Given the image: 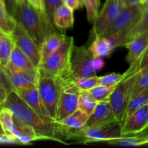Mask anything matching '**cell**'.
I'll use <instances>...</instances> for the list:
<instances>
[{
	"label": "cell",
	"instance_id": "d6986e66",
	"mask_svg": "<svg viewBox=\"0 0 148 148\" xmlns=\"http://www.w3.org/2000/svg\"><path fill=\"white\" fill-rule=\"evenodd\" d=\"M10 62L17 68L28 72L37 79L38 68L35 66L31 60L16 45H15L12 51Z\"/></svg>",
	"mask_w": 148,
	"mask_h": 148
},
{
	"label": "cell",
	"instance_id": "7402d4cb",
	"mask_svg": "<svg viewBox=\"0 0 148 148\" xmlns=\"http://www.w3.org/2000/svg\"><path fill=\"white\" fill-rule=\"evenodd\" d=\"M93 57L110 56L115 48L107 36H97L88 48Z\"/></svg>",
	"mask_w": 148,
	"mask_h": 148
},
{
	"label": "cell",
	"instance_id": "8fae6325",
	"mask_svg": "<svg viewBox=\"0 0 148 148\" xmlns=\"http://www.w3.org/2000/svg\"><path fill=\"white\" fill-rule=\"evenodd\" d=\"M12 36L15 44L31 60L36 68H39L41 64L39 45L17 22L12 33Z\"/></svg>",
	"mask_w": 148,
	"mask_h": 148
},
{
	"label": "cell",
	"instance_id": "d4e9b609",
	"mask_svg": "<svg viewBox=\"0 0 148 148\" xmlns=\"http://www.w3.org/2000/svg\"><path fill=\"white\" fill-rule=\"evenodd\" d=\"M89 116L83 112L81 110L77 109L73 114L68 116L58 123L62 127L68 129H79L84 127Z\"/></svg>",
	"mask_w": 148,
	"mask_h": 148
},
{
	"label": "cell",
	"instance_id": "f546056e",
	"mask_svg": "<svg viewBox=\"0 0 148 148\" xmlns=\"http://www.w3.org/2000/svg\"><path fill=\"white\" fill-rule=\"evenodd\" d=\"M115 86L116 85L107 86V85H99L88 91L91 94V96L98 102L108 101L109 97H110V94L113 92V91L114 90Z\"/></svg>",
	"mask_w": 148,
	"mask_h": 148
},
{
	"label": "cell",
	"instance_id": "83f0119b",
	"mask_svg": "<svg viewBox=\"0 0 148 148\" xmlns=\"http://www.w3.org/2000/svg\"><path fill=\"white\" fill-rule=\"evenodd\" d=\"M97 103L98 101L91 96L88 90H81L78 95V109L90 116L95 109Z\"/></svg>",
	"mask_w": 148,
	"mask_h": 148
},
{
	"label": "cell",
	"instance_id": "277c9868",
	"mask_svg": "<svg viewBox=\"0 0 148 148\" xmlns=\"http://www.w3.org/2000/svg\"><path fill=\"white\" fill-rule=\"evenodd\" d=\"M36 86L45 107L55 121L60 94V79L57 75L49 73L39 67L38 69Z\"/></svg>",
	"mask_w": 148,
	"mask_h": 148
},
{
	"label": "cell",
	"instance_id": "1f68e13d",
	"mask_svg": "<svg viewBox=\"0 0 148 148\" xmlns=\"http://www.w3.org/2000/svg\"><path fill=\"white\" fill-rule=\"evenodd\" d=\"M81 2L86 10L88 21L94 22L99 13V0H81Z\"/></svg>",
	"mask_w": 148,
	"mask_h": 148
},
{
	"label": "cell",
	"instance_id": "ba28073f",
	"mask_svg": "<svg viewBox=\"0 0 148 148\" xmlns=\"http://www.w3.org/2000/svg\"><path fill=\"white\" fill-rule=\"evenodd\" d=\"M125 6L123 0H105L102 9L94 21L92 34L95 37L104 34Z\"/></svg>",
	"mask_w": 148,
	"mask_h": 148
},
{
	"label": "cell",
	"instance_id": "ee69618b",
	"mask_svg": "<svg viewBox=\"0 0 148 148\" xmlns=\"http://www.w3.org/2000/svg\"><path fill=\"white\" fill-rule=\"evenodd\" d=\"M141 5H142L143 10H148V0H144V1L142 3Z\"/></svg>",
	"mask_w": 148,
	"mask_h": 148
},
{
	"label": "cell",
	"instance_id": "74e56055",
	"mask_svg": "<svg viewBox=\"0 0 148 148\" xmlns=\"http://www.w3.org/2000/svg\"><path fill=\"white\" fill-rule=\"evenodd\" d=\"M26 1L30 5H31L33 8H35L37 11H39L41 14L46 16V13H45V7L44 0H26Z\"/></svg>",
	"mask_w": 148,
	"mask_h": 148
},
{
	"label": "cell",
	"instance_id": "4316f807",
	"mask_svg": "<svg viewBox=\"0 0 148 148\" xmlns=\"http://www.w3.org/2000/svg\"><path fill=\"white\" fill-rule=\"evenodd\" d=\"M16 23V20L9 13L6 6L0 0V29L7 34L12 35Z\"/></svg>",
	"mask_w": 148,
	"mask_h": 148
},
{
	"label": "cell",
	"instance_id": "2e32d148",
	"mask_svg": "<svg viewBox=\"0 0 148 148\" xmlns=\"http://www.w3.org/2000/svg\"><path fill=\"white\" fill-rule=\"evenodd\" d=\"M128 49L126 61L129 64L137 62L148 48V31L133 38L124 45Z\"/></svg>",
	"mask_w": 148,
	"mask_h": 148
},
{
	"label": "cell",
	"instance_id": "484cf974",
	"mask_svg": "<svg viewBox=\"0 0 148 148\" xmlns=\"http://www.w3.org/2000/svg\"><path fill=\"white\" fill-rule=\"evenodd\" d=\"M148 103V88L140 91L130 98L125 111L123 121L135 111Z\"/></svg>",
	"mask_w": 148,
	"mask_h": 148
},
{
	"label": "cell",
	"instance_id": "ffe728a7",
	"mask_svg": "<svg viewBox=\"0 0 148 148\" xmlns=\"http://www.w3.org/2000/svg\"><path fill=\"white\" fill-rule=\"evenodd\" d=\"M148 31V10H144L143 14L140 20L135 25L127 32L118 35V46H124V45L136 36Z\"/></svg>",
	"mask_w": 148,
	"mask_h": 148
},
{
	"label": "cell",
	"instance_id": "e0dca14e",
	"mask_svg": "<svg viewBox=\"0 0 148 148\" xmlns=\"http://www.w3.org/2000/svg\"><path fill=\"white\" fill-rule=\"evenodd\" d=\"M65 35L54 31L44 38L42 43L39 45L41 54V65L46 60L48 57L56 51L65 38Z\"/></svg>",
	"mask_w": 148,
	"mask_h": 148
},
{
	"label": "cell",
	"instance_id": "7bdbcfd3",
	"mask_svg": "<svg viewBox=\"0 0 148 148\" xmlns=\"http://www.w3.org/2000/svg\"><path fill=\"white\" fill-rule=\"evenodd\" d=\"M7 4H9V6L10 7V13H11L12 10V7H13V6H14V4H15V1H14V0H5V4L7 3ZM7 4H6V7H7Z\"/></svg>",
	"mask_w": 148,
	"mask_h": 148
},
{
	"label": "cell",
	"instance_id": "5bb4252c",
	"mask_svg": "<svg viewBox=\"0 0 148 148\" xmlns=\"http://www.w3.org/2000/svg\"><path fill=\"white\" fill-rule=\"evenodd\" d=\"M118 121L108 101L98 102L84 127H99Z\"/></svg>",
	"mask_w": 148,
	"mask_h": 148
},
{
	"label": "cell",
	"instance_id": "681fc988",
	"mask_svg": "<svg viewBox=\"0 0 148 148\" xmlns=\"http://www.w3.org/2000/svg\"><path fill=\"white\" fill-rule=\"evenodd\" d=\"M0 30H1V29H0Z\"/></svg>",
	"mask_w": 148,
	"mask_h": 148
},
{
	"label": "cell",
	"instance_id": "60d3db41",
	"mask_svg": "<svg viewBox=\"0 0 148 148\" xmlns=\"http://www.w3.org/2000/svg\"><path fill=\"white\" fill-rule=\"evenodd\" d=\"M126 6L135 5V4H142L144 0H123Z\"/></svg>",
	"mask_w": 148,
	"mask_h": 148
},
{
	"label": "cell",
	"instance_id": "52a82bcc",
	"mask_svg": "<svg viewBox=\"0 0 148 148\" xmlns=\"http://www.w3.org/2000/svg\"><path fill=\"white\" fill-rule=\"evenodd\" d=\"M74 46L73 38L65 36L61 46L39 67L55 75H60L70 72V62Z\"/></svg>",
	"mask_w": 148,
	"mask_h": 148
},
{
	"label": "cell",
	"instance_id": "7a4b0ae2",
	"mask_svg": "<svg viewBox=\"0 0 148 148\" xmlns=\"http://www.w3.org/2000/svg\"><path fill=\"white\" fill-rule=\"evenodd\" d=\"M10 14L39 45L47 35L55 31L52 23L48 17L41 14L26 1L21 4H15Z\"/></svg>",
	"mask_w": 148,
	"mask_h": 148
},
{
	"label": "cell",
	"instance_id": "44dd1931",
	"mask_svg": "<svg viewBox=\"0 0 148 148\" xmlns=\"http://www.w3.org/2000/svg\"><path fill=\"white\" fill-rule=\"evenodd\" d=\"M53 24L61 30L71 28L74 24L73 10L62 3L55 12Z\"/></svg>",
	"mask_w": 148,
	"mask_h": 148
},
{
	"label": "cell",
	"instance_id": "f6af8a7d",
	"mask_svg": "<svg viewBox=\"0 0 148 148\" xmlns=\"http://www.w3.org/2000/svg\"><path fill=\"white\" fill-rule=\"evenodd\" d=\"M26 0H14L15 4H21V3L24 2Z\"/></svg>",
	"mask_w": 148,
	"mask_h": 148
},
{
	"label": "cell",
	"instance_id": "6da1fadb",
	"mask_svg": "<svg viewBox=\"0 0 148 148\" xmlns=\"http://www.w3.org/2000/svg\"><path fill=\"white\" fill-rule=\"evenodd\" d=\"M3 107L8 108L13 116L22 122L31 127L44 140H52L67 145L62 138L60 126L58 123H47L44 121L15 91L8 92Z\"/></svg>",
	"mask_w": 148,
	"mask_h": 148
},
{
	"label": "cell",
	"instance_id": "7c38bea8",
	"mask_svg": "<svg viewBox=\"0 0 148 148\" xmlns=\"http://www.w3.org/2000/svg\"><path fill=\"white\" fill-rule=\"evenodd\" d=\"M15 92L44 121L47 123L55 122L45 107L36 85L20 90Z\"/></svg>",
	"mask_w": 148,
	"mask_h": 148
},
{
	"label": "cell",
	"instance_id": "9c48e42d",
	"mask_svg": "<svg viewBox=\"0 0 148 148\" xmlns=\"http://www.w3.org/2000/svg\"><path fill=\"white\" fill-rule=\"evenodd\" d=\"M143 12L144 10L141 4L125 6L113 24L102 36L125 33L138 23Z\"/></svg>",
	"mask_w": 148,
	"mask_h": 148
},
{
	"label": "cell",
	"instance_id": "f35d334b",
	"mask_svg": "<svg viewBox=\"0 0 148 148\" xmlns=\"http://www.w3.org/2000/svg\"><path fill=\"white\" fill-rule=\"evenodd\" d=\"M91 66L96 72L101 70L104 66V62L102 57H94L91 61Z\"/></svg>",
	"mask_w": 148,
	"mask_h": 148
},
{
	"label": "cell",
	"instance_id": "836d02e7",
	"mask_svg": "<svg viewBox=\"0 0 148 148\" xmlns=\"http://www.w3.org/2000/svg\"><path fill=\"white\" fill-rule=\"evenodd\" d=\"M124 75L125 74L121 75L118 73H111L104 76L99 77V85H107V86L116 85L123 79Z\"/></svg>",
	"mask_w": 148,
	"mask_h": 148
},
{
	"label": "cell",
	"instance_id": "8992f818",
	"mask_svg": "<svg viewBox=\"0 0 148 148\" xmlns=\"http://www.w3.org/2000/svg\"><path fill=\"white\" fill-rule=\"evenodd\" d=\"M124 77L116 85L114 90L109 97L108 102L118 121L123 123L125 111L131 96V90L133 83L139 77L140 72L128 69Z\"/></svg>",
	"mask_w": 148,
	"mask_h": 148
},
{
	"label": "cell",
	"instance_id": "603a6c76",
	"mask_svg": "<svg viewBox=\"0 0 148 148\" xmlns=\"http://www.w3.org/2000/svg\"><path fill=\"white\" fill-rule=\"evenodd\" d=\"M104 143L110 145H118L123 147H136L148 145V132H141L131 135L123 136L120 138L108 140Z\"/></svg>",
	"mask_w": 148,
	"mask_h": 148
},
{
	"label": "cell",
	"instance_id": "ab89813d",
	"mask_svg": "<svg viewBox=\"0 0 148 148\" xmlns=\"http://www.w3.org/2000/svg\"><path fill=\"white\" fill-rule=\"evenodd\" d=\"M62 3L71 7L73 10H75L81 7V0H62Z\"/></svg>",
	"mask_w": 148,
	"mask_h": 148
},
{
	"label": "cell",
	"instance_id": "c3c4849f",
	"mask_svg": "<svg viewBox=\"0 0 148 148\" xmlns=\"http://www.w3.org/2000/svg\"><path fill=\"white\" fill-rule=\"evenodd\" d=\"M1 1H2V2H3V4H4V5L6 6V4H5V0H1ZM6 8H7V7H6Z\"/></svg>",
	"mask_w": 148,
	"mask_h": 148
},
{
	"label": "cell",
	"instance_id": "b9f144b4",
	"mask_svg": "<svg viewBox=\"0 0 148 148\" xmlns=\"http://www.w3.org/2000/svg\"><path fill=\"white\" fill-rule=\"evenodd\" d=\"M7 92L3 88H1L0 86V103H3L4 101H5L6 98H7Z\"/></svg>",
	"mask_w": 148,
	"mask_h": 148
},
{
	"label": "cell",
	"instance_id": "3957f363",
	"mask_svg": "<svg viewBox=\"0 0 148 148\" xmlns=\"http://www.w3.org/2000/svg\"><path fill=\"white\" fill-rule=\"evenodd\" d=\"M59 126L62 138L76 140L84 143H105L123 137L122 123L118 121L99 127H83L79 129H68L60 124Z\"/></svg>",
	"mask_w": 148,
	"mask_h": 148
},
{
	"label": "cell",
	"instance_id": "4fadbf2b",
	"mask_svg": "<svg viewBox=\"0 0 148 148\" xmlns=\"http://www.w3.org/2000/svg\"><path fill=\"white\" fill-rule=\"evenodd\" d=\"M148 127V103L135 111L122 123L123 136L139 134Z\"/></svg>",
	"mask_w": 148,
	"mask_h": 148
},
{
	"label": "cell",
	"instance_id": "bcb514c9",
	"mask_svg": "<svg viewBox=\"0 0 148 148\" xmlns=\"http://www.w3.org/2000/svg\"><path fill=\"white\" fill-rule=\"evenodd\" d=\"M5 134V133H4V130H3L2 127H1V125H0V135H1V134Z\"/></svg>",
	"mask_w": 148,
	"mask_h": 148
},
{
	"label": "cell",
	"instance_id": "4dcf8cb0",
	"mask_svg": "<svg viewBox=\"0 0 148 148\" xmlns=\"http://www.w3.org/2000/svg\"><path fill=\"white\" fill-rule=\"evenodd\" d=\"M75 85L81 90H89L91 88L99 85V77H86L73 78Z\"/></svg>",
	"mask_w": 148,
	"mask_h": 148
},
{
	"label": "cell",
	"instance_id": "30bf717a",
	"mask_svg": "<svg viewBox=\"0 0 148 148\" xmlns=\"http://www.w3.org/2000/svg\"><path fill=\"white\" fill-rule=\"evenodd\" d=\"M93 56L85 46H74L70 62V72L73 78L96 76L91 66Z\"/></svg>",
	"mask_w": 148,
	"mask_h": 148
},
{
	"label": "cell",
	"instance_id": "f1b7e54d",
	"mask_svg": "<svg viewBox=\"0 0 148 148\" xmlns=\"http://www.w3.org/2000/svg\"><path fill=\"white\" fill-rule=\"evenodd\" d=\"M0 125L6 134L15 137V128L13 121V114L8 108L5 107H2L0 110Z\"/></svg>",
	"mask_w": 148,
	"mask_h": 148
},
{
	"label": "cell",
	"instance_id": "cb8c5ba5",
	"mask_svg": "<svg viewBox=\"0 0 148 148\" xmlns=\"http://www.w3.org/2000/svg\"><path fill=\"white\" fill-rule=\"evenodd\" d=\"M12 35L0 30V64L3 68L10 62V56L15 46Z\"/></svg>",
	"mask_w": 148,
	"mask_h": 148
},
{
	"label": "cell",
	"instance_id": "9a60e30c",
	"mask_svg": "<svg viewBox=\"0 0 148 148\" xmlns=\"http://www.w3.org/2000/svg\"><path fill=\"white\" fill-rule=\"evenodd\" d=\"M4 69L14 88L15 91L36 85V78L28 72L17 68L10 62H9L7 66H4Z\"/></svg>",
	"mask_w": 148,
	"mask_h": 148
},
{
	"label": "cell",
	"instance_id": "e575fe53",
	"mask_svg": "<svg viewBox=\"0 0 148 148\" xmlns=\"http://www.w3.org/2000/svg\"><path fill=\"white\" fill-rule=\"evenodd\" d=\"M45 7V13L50 22L53 23V17L55 12L60 4H62V0H44Z\"/></svg>",
	"mask_w": 148,
	"mask_h": 148
},
{
	"label": "cell",
	"instance_id": "ac0fdd59",
	"mask_svg": "<svg viewBox=\"0 0 148 148\" xmlns=\"http://www.w3.org/2000/svg\"><path fill=\"white\" fill-rule=\"evenodd\" d=\"M15 124V137L18 140L20 145H28L34 141L44 140L39 134L30 126L22 122L20 120L13 116Z\"/></svg>",
	"mask_w": 148,
	"mask_h": 148
},
{
	"label": "cell",
	"instance_id": "5b68a950",
	"mask_svg": "<svg viewBox=\"0 0 148 148\" xmlns=\"http://www.w3.org/2000/svg\"><path fill=\"white\" fill-rule=\"evenodd\" d=\"M60 79L61 90L55 121L59 122L78 109V95L81 90L75 85L71 72L57 75Z\"/></svg>",
	"mask_w": 148,
	"mask_h": 148
},
{
	"label": "cell",
	"instance_id": "d6a6232c",
	"mask_svg": "<svg viewBox=\"0 0 148 148\" xmlns=\"http://www.w3.org/2000/svg\"><path fill=\"white\" fill-rule=\"evenodd\" d=\"M148 88V71L143 72V73H140L139 77L136 79V82L133 83V86L131 88V96L133 97L138 92L140 91L146 89Z\"/></svg>",
	"mask_w": 148,
	"mask_h": 148
},
{
	"label": "cell",
	"instance_id": "8d00e7d4",
	"mask_svg": "<svg viewBox=\"0 0 148 148\" xmlns=\"http://www.w3.org/2000/svg\"><path fill=\"white\" fill-rule=\"evenodd\" d=\"M136 62L137 63V71L140 73L148 71V48Z\"/></svg>",
	"mask_w": 148,
	"mask_h": 148
},
{
	"label": "cell",
	"instance_id": "7dc6e473",
	"mask_svg": "<svg viewBox=\"0 0 148 148\" xmlns=\"http://www.w3.org/2000/svg\"><path fill=\"white\" fill-rule=\"evenodd\" d=\"M2 107H3L2 103H0V110H1V108H2Z\"/></svg>",
	"mask_w": 148,
	"mask_h": 148
},
{
	"label": "cell",
	"instance_id": "d590c367",
	"mask_svg": "<svg viewBox=\"0 0 148 148\" xmlns=\"http://www.w3.org/2000/svg\"><path fill=\"white\" fill-rule=\"evenodd\" d=\"M0 86L4 88L7 91V93L12 92V91H15L14 88H13L8 76L6 74L4 68L1 66V64H0Z\"/></svg>",
	"mask_w": 148,
	"mask_h": 148
}]
</instances>
